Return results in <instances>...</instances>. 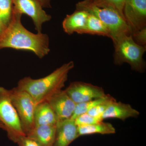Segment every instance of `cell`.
Masks as SVG:
<instances>
[{"label":"cell","mask_w":146,"mask_h":146,"mask_svg":"<svg viewBox=\"0 0 146 146\" xmlns=\"http://www.w3.org/2000/svg\"><path fill=\"white\" fill-rule=\"evenodd\" d=\"M78 127L71 119L58 121L52 146H69L78 138Z\"/></svg>","instance_id":"obj_11"},{"label":"cell","mask_w":146,"mask_h":146,"mask_svg":"<svg viewBox=\"0 0 146 146\" xmlns=\"http://www.w3.org/2000/svg\"><path fill=\"white\" fill-rule=\"evenodd\" d=\"M140 115L138 110L130 104L114 101L111 102L102 115L101 119H117L124 121L129 118H137Z\"/></svg>","instance_id":"obj_12"},{"label":"cell","mask_w":146,"mask_h":146,"mask_svg":"<svg viewBox=\"0 0 146 146\" xmlns=\"http://www.w3.org/2000/svg\"><path fill=\"white\" fill-rule=\"evenodd\" d=\"M76 9L85 11L98 18L107 27L113 43L121 36L131 35L123 15L114 7L101 0H83L76 4Z\"/></svg>","instance_id":"obj_3"},{"label":"cell","mask_w":146,"mask_h":146,"mask_svg":"<svg viewBox=\"0 0 146 146\" xmlns=\"http://www.w3.org/2000/svg\"><path fill=\"white\" fill-rule=\"evenodd\" d=\"M47 102L54 112L58 121L70 119L72 116L76 104L65 90L55 94Z\"/></svg>","instance_id":"obj_10"},{"label":"cell","mask_w":146,"mask_h":146,"mask_svg":"<svg viewBox=\"0 0 146 146\" xmlns=\"http://www.w3.org/2000/svg\"><path fill=\"white\" fill-rule=\"evenodd\" d=\"M56 129V124L37 126L27 136L34 139L41 146H52Z\"/></svg>","instance_id":"obj_15"},{"label":"cell","mask_w":146,"mask_h":146,"mask_svg":"<svg viewBox=\"0 0 146 146\" xmlns=\"http://www.w3.org/2000/svg\"><path fill=\"white\" fill-rule=\"evenodd\" d=\"M0 128L3 129H4V125H3L2 123L0 122Z\"/></svg>","instance_id":"obj_27"},{"label":"cell","mask_w":146,"mask_h":146,"mask_svg":"<svg viewBox=\"0 0 146 146\" xmlns=\"http://www.w3.org/2000/svg\"><path fill=\"white\" fill-rule=\"evenodd\" d=\"M65 91L76 104L102 98L106 95L102 87L81 81L72 82Z\"/></svg>","instance_id":"obj_9"},{"label":"cell","mask_w":146,"mask_h":146,"mask_svg":"<svg viewBox=\"0 0 146 146\" xmlns=\"http://www.w3.org/2000/svg\"><path fill=\"white\" fill-rule=\"evenodd\" d=\"M34 119L35 127L56 125L58 121L54 112L48 102L36 104Z\"/></svg>","instance_id":"obj_14"},{"label":"cell","mask_w":146,"mask_h":146,"mask_svg":"<svg viewBox=\"0 0 146 146\" xmlns=\"http://www.w3.org/2000/svg\"><path fill=\"white\" fill-rule=\"evenodd\" d=\"M74 120L77 127L90 125L103 121L101 118L93 117L87 113L79 115Z\"/></svg>","instance_id":"obj_20"},{"label":"cell","mask_w":146,"mask_h":146,"mask_svg":"<svg viewBox=\"0 0 146 146\" xmlns=\"http://www.w3.org/2000/svg\"><path fill=\"white\" fill-rule=\"evenodd\" d=\"M12 2L15 10L31 18L37 33H41L42 25L51 19V16L46 13L37 0H12Z\"/></svg>","instance_id":"obj_8"},{"label":"cell","mask_w":146,"mask_h":146,"mask_svg":"<svg viewBox=\"0 0 146 146\" xmlns=\"http://www.w3.org/2000/svg\"><path fill=\"white\" fill-rule=\"evenodd\" d=\"M123 14L131 34L146 27V0H126Z\"/></svg>","instance_id":"obj_7"},{"label":"cell","mask_w":146,"mask_h":146,"mask_svg":"<svg viewBox=\"0 0 146 146\" xmlns=\"http://www.w3.org/2000/svg\"><path fill=\"white\" fill-rule=\"evenodd\" d=\"M131 36L135 42L138 44L146 46V27L133 33Z\"/></svg>","instance_id":"obj_22"},{"label":"cell","mask_w":146,"mask_h":146,"mask_svg":"<svg viewBox=\"0 0 146 146\" xmlns=\"http://www.w3.org/2000/svg\"><path fill=\"white\" fill-rule=\"evenodd\" d=\"M89 14L85 11L76 9L72 14L67 15L62 23L64 31L68 35L74 33L82 34L86 26Z\"/></svg>","instance_id":"obj_13"},{"label":"cell","mask_w":146,"mask_h":146,"mask_svg":"<svg viewBox=\"0 0 146 146\" xmlns=\"http://www.w3.org/2000/svg\"><path fill=\"white\" fill-rule=\"evenodd\" d=\"M78 137L94 134H110L116 133V129L112 125L103 121L90 125L78 126Z\"/></svg>","instance_id":"obj_16"},{"label":"cell","mask_w":146,"mask_h":146,"mask_svg":"<svg viewBox=\"0 0 146 146\" xmlns=\"http://www.w3.org/2000/svg\"><path fill=\"white\" fill-rule=\"evenodd\" d=\"M114 7L120 12L123 14V9L126 0H101Z\"/></svg>","instance_id":"obj_24"},{"label":"cell","mask_w":146,"mask_h":146,"mask_svg":"<svg viewBox=\"0 0 146 146\" xmlns=\"http://www.w3.org/2000/svg\"><path fill=\"white\" fill-rule=\"evenodd\" d=\"M74 67L73 61H70L42 78L34 79L29 77L22 78L17 87L27 92L36 104L47 102L51 97L59 92L65 86L68 74Z\"/></svg>","instance_id":"obj_2"},{"label":"cell","mask_w":146,"mask_h":146,"mask_svg":"<svg viewBox=\"0 0 146 146\" xmlns=\"http://www.w3.org/2000/svg\"><path fill=\"white\" fill-rule=\"evenodd\" d=\"M38 1L41 3L43 7L50 6V0H37Z\"/></svg>","instance_id":"obj_25"},{"label":"cell","mask_w":146,"mask_h":146,"mask_svg":"<svg viewBox=\"0 0 146 146\" xmlns=\"http://www.w3.org/2000/svg\"><path fill=\"white\" fill-rule=\"evenodd\" d=\"M82 34L96 35L110 38V32L106 26L98 18L90 13H89Z\"/></svg>","instance_id":"obj_17"},{"label":"cell","mask_w":146,"mask_h":146,"mask_svg":"<svg viewBox=\"0 0 146 146\" xmlns=\"http://www.w3.org/2000/svg\"><path fill=\"white\" fill-rule=\"evenodd\" d=\"M9 91L11 102L18 114L23 131L27 136L35 127L34 117L36 103L27 92L17 87Z\"/></svg>","instance_id":"obj_6"},{"label":"cell","mask_w":146,"mask_h":146,"mask_svg":"<svg viewBox=\"0 0 146 146\" xmlns=\"http://www.w3.org/2000/svg\"><path fill=\"white\" fill-rule=\"evenodd\" d=\"M113 44L115 65H120L127 63L133 70L140 73L145 72V65L143 56L146 52V46L137 44L131 35L121 36Z\"/></svg>","instance_id":"obj_4"},{"label":"cell","mask_w":146,"mask_h":146,"mask_svg":"<svg viewBox=\"0 0 146 146\" xmlns=\"http://www.w3.org/2000/svg\"><path fill=\"white\" fill-rule=\"evenodd\" d=\"M113 97L110 95L106 94V96L102 98L88 101L76 104L75 108L72 117L70 119L74 120L79 115L87 113L89 110L98 105L104 103L113 99Z\"/></svg>","instance_id":"obj_18"},{"label":"cell","mask_w":146,"mask_h":146,"mask_svg":"<svg viewBox=\"0 0 146 146\" xmlns=\"http://www.w3.org/2000/svg\"><path fill=\"white\" fill-rule=\"evenodd\" d=\"M13 7L12 0H0V23L5 27L10 23Z\"/></svg>","instance_id":"obj_19"},{"label":"cell","mask_w":146,"mask_h":146,"mask_svg":"<svg viewBox=\"0 0 146 146\" xmlns=\"http://www.w3.org/2000/svg\"><path fill=\"white\" fill-rule=\"evenodd\" d=\"M15 143L18 144V146H41L34 139L26 135L18 137Z\"/></svg>","instance_id":"obj_23"},{"label":"cell","mask_w":146,"mask_h":146,"mask_svg":"<svg viewBox=\"0 0 146 146\" xmlns=\"http://www.w3.org/2000/svg\"><path fill=\"white\" fill-rule=\"evenodd\" d=\"M22 15L13 7L10 23L0 35V49L27 50L42 58L50 51L48 36L42 33L29 31L22 25Z\"/></svg>","instance_id":"obj_1"},{"label":"cell","mask_w":146,"mask_h":146,"mask_svg":"<svg viewBox=\"0 0 146 146\" xmlns=\"http://www.w3.org/2000/svg\"><path fill=\"white\" fill-rule=\"evenodd\" d=\"M0 122L8 138L16 143L18 137L25 135L11 98L10 91L0 86Z\"/></svg>","instance_id":"obj_5"},{"label":"cell","mask_w":146,"mask_h":146,"mask_svg":"<svg viewBox=\"0 0 146 146\" xmlns=\"http://www.w3.org/2000/svg\"><path fill=\"white\" fill-rule=\"evenodd\" d=\"M115 100H116L113 98V99L110 100L109 101L98 105L89 110L87 113L93 117L101 119L102 115L103 114L105 111L107 109L110 103L114 101Z\"/></svg>","instance_id":"obj_21"},{"label":"cell","mask_w":146,"mask_h":146,"mask_svg":"<svg viewBox=\"0 0 146 146\" xmlns=\"http://www.w3.org/2000/svg\"><path fill=\"white\" fill-rule=\"evenodd\" d=\"M6 27H5L2 24L0 23V35L2 33V32L4 30Z\"/></svg>","instance_id":"obj_26"}]
</instances>
